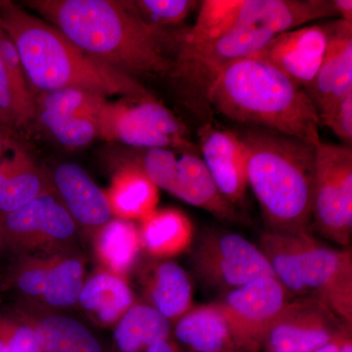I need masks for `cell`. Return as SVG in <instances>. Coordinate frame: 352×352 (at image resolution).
I'll list each match as a JSON object with an SVG mask.
<instances>
[{"label": "cell", "instance_id": "cell-1", "mask_svg": "<svg viewBox=\"0 0 352 352\" xmlns=\"http://www.w3.org/2000/svg\"><path fill=\"white\" fill-rule=\"evenodd\" d=\"M24 6L108 68L138 80L168 76L177 34L148 25L131 1L29 0Z\"/></svg>", "mask_w": 352, "mask_h": 352}, {"label": "cell", "instance_id": "cell-2", "mask_svg": "<svg viewBox=\"0 0 352 352\" xmlns=\"http://www.w3.org/2000/svg\"><path fill=\"white\" fill-rule=\"evenodd\" d=\"M0 27L12 39L32 94L76 87L108 96L151 95L135 78L95 61L57 28L10 0H0Z\"/></svg>", "mask_w": 352, "mask_h": 352}, {"label": "cell", "instance_id": "cell-3", "mask_svg": "<svg viewBox=\"0 0 352 352\" xmlns=\"http://www.w3.org/2000/svg\"><path fill=\"white\" fill-rule=\"evenodd\" d=\"M208 107L239 124L291 136L316 146L321 122L302 87L261 58L227 67L210 87Z\"/></svg>", "mask_w": 352, "mask_h": 352}, {"label": "cell", "instance_id": "cell-4", "mask_svg": "<svg viewBox=\"0 0 352 352\" xmlns=\"http://www.w3.org/2000/svg\"><path fill=\"white\" fill-rule=\"evenodd\" d=\"M332 17H337L332 0H273L264 12L219 38L197 45L177 44L168 76L189 107L210 110L208 91L227 67L256 54L281 32Z\"/></svg>", "mask_w": 352, "mask_h": 352}, {"label": "cell", "instance_id": "cell-5", "mask_svg": "<svg viewBox=\"0 0 352 352\" xmlns=\"http://www.w3.org/2000/svg\"><path fill=\"white\" fill-rule=\"evenodd\" d=\"M238 136L247 156L248 183L267 231L312 232L315 146L261 129Z\"/></svg>", "mask_w": 352, "mask_h": 352}, {"label": "cell", "instance_id": "cell-6", "mask_svg": "<svg viewBox=\"0 0 352 352\" xmlns=\"http://www.w3.org/2000/svg\"><path fill=\"white\" fill-rule=\"evenodd\" d=\"M99 138L140 149L199 152L188 129L153 95L107 102L97 118Z\"/></svg>", "mask_w": 352, "mask_h": 352}, {"label": "cell", "instance_id": "cell-7", "mask_svg": "<svg viewBox=\"0 0 352 352\" xmlns=\"http://www.w3.org/2000/svg\"><path fill=\"white\" fill-rule=\"evenodd\" d=\"M85 276L82 254L71 248L16 258L8 283L32 307L62 312L78 305Z\"/></svg>", "mask_w": 352, "mask_h": 352}, {"label": "cell", "instance_id": "cell-8", "mask_svg": "<svg viewBox=\"0 0 352 352\" xmlns=\"http://www.w3.org/2000/svg\"><path fill=\"white\" fill-rule=\"evenodd\" d=\"M159 189L210 212L226 221H240L235 206L219 193L199 152L176 149H146L135 159Z\"/></svg>", "mask_w": 352, "mask_h": 352}, {"label": "cell", "instance_id": "cell-9", "mask_svg": "<svg viewBox=\"0 0 352 352\" xmlns=\"http://www.w3.org/2000/svg\"><path fill=\"white\" fill-rule=\"evenodd\" d=\"M347 248L352 236L351 146L320 141L315 146L312 228Z\"/></svg>", "mask_w": 352, "mask_h": 352}, {"label": "cell", "instance_id": "cell-10", "mask_svg": "<svg viewBox=\"0 0 352 352\" xmlns=\"http://www.w3.org/2000/svg\"><path fill=\"white\" fill-rule=\"evenodd\" d=\"M76 226L54 190L0 219V251L16 258L75 248Z\"/></svg>", "mask_w": 352, "mask_h": 352}, {"label": "cell", "instance_id": "cell-11", "mask_svg": "<svg viewBox=\"0 0 352 352\" xmlns=\"http://www.w3.org/2000/svg\"><path fill=\"white\" fill-rule=\"evenodd\" d=\"M291 235V234H289ZM307 298L325 305L352 328V252L317 240L312 232L291 235Z\"/></svg>", "mask_w": 352, "mask_h": 352}, {"label": "cell", "instance_id": "cell-12", "mask_svg": "<svg viewBox=\"0 0 352 352\" xmlns=\"http://www.w3.org/2000/svg\"><path fill=\"white\" fill-rule=\"evenodd\" d=\"M193 266L206 286L224 294L256 278L275 276L258 245L240 234L224 231L201 236L194 250Z\"/></svg>", "mask_w": 352, "mask_h": 352}, {"label": "cell", "instance_id": "cell-13", "mask_svg": "<svg viewBox=\"0 0 352 352\" xmlns=\"http://www.w3.org/2000/svg\"><path fill=\"white\" fill-rule=\"evenodd\" d=\"M295 298L273 275L256 278L217 302L241 349L258 352L268 329Z\"/></svg>", "mask_w": 352, "mask_h": 352}, {"label": "cell", "instance_id": "cell-14", "mask_svg": "<svg viewBox=\"0 0 352 352\" xmlns=\"http://www.w3.org/2000/svg\"><path fill=\"white\" fill-rule=\"evenodd\" d=\"M351 327L314 298H294L264 336L263 352H315Z\"/></svg>", "mask_w": 352, "mask_h": 352}, {"label": "cell", "instance_id": "cell-15", "mask_svg": "<svg viewBox=\"0 0 352 352\" xmlns=\"http://www.w3.org/2000/svg\"><path fill=\"white\" fill-rule=\"evenodd\" d=\"M327 25H302L277 34L254 54L307 89L318 73L327 50Z\"/></svg>", "mask_w": 352, "mask_h": 352}, {"label": "cell", "instance_id": "cell-16", "mask_svg": "<svg viewBox=\"0 0 352 352\" xmlns=\"http://www.w3.org/2000/svg\"><path fill=\"white\" fill-rule=\"evenodd\" d=\"M327 27L325 56L314 82L305 89L320 122L352 94V24L337 20Z\"/></svg>", "mask_w": 352, "mask_h": 352}, {"label": "cell", "instance_id": "cell-17", "mask_svg": "<svg viewBox=\"0 0 352 352\" xmlns=\"http://www.w3.org/2000/svg\"><path fill=\"white\" fill-rule=\"evenodd\" d=\"M199 152L222 197L235 206L245 199L247 156L238 134L206 122L199 129Z\"/></svg>", "mask_w": 352, "mask_h": 352}, {"label": "cell", "instance_id": "cell-18", "mask_svg": "<svg viewBox=\"0 0 352 352\" xmlns=\"http://www.w3.org/2000/svg\"><path fill=\"white\" fill-rule=\"evenodd\" d=\"M50 179L58 199L76 226L96 232L113 219L106 192L99 188L80 164H60Z\"/></svg>", "mask_w": 352, "mask_h": 352}, {"label": "cell", "instance_id": "cell-19", "mask_svg": "<svg viewBox=\"0 0 352 352\" xmlns=\"http://www.w3.org/2000/svg\"><path fill=\"white\" fill-rule=\"evenodd\" d=\"M19 312L31 324L41 352H107L95 333L75 317L34 307Z\"/></svg>", "mask_w": 352, "mask_h": 352}, {"label": "cell", "instance_id": "cell-20", "mask_svg": "<svg viewBox=\"0 0 352 352\" xmlns=\"http://www.w3.org/2000/svg\"><path fill=\"white\" fill-rule=\"evenodd\" d=\"M159 188L138 164L124 162L106 192L113 219L142 220L157 210Z\"/></svg>", "mask_w": 352, "mask_h": 352}, {"label": "cell", "instance_id": "cell-21", "mask_svg": "<svg viewBox=\"0 0 352 352\" xmlns=\"http://www.w3.org/2000/svg\"><path fill=\"white\" fill-rule=\"evenodd\" d=\"M175 335L191 352L241 349L217 302L192 307L175 322Z\"/></svg>", "mask_w": 352, "mask_h": 352}, {"label": "cell", "instance_id": "cell-22", "mask_svg": "<svg viewBox=\"0 0 352 352\" xmlns=\"http://www.w3.org/2000/svg\"><path fill=\"white\" fill-rule=\"evenodd\" d=\"M133 293L124 277L108 271L94 273L85 280L78 305L95 322L113 326L134 305Z\"/></svg>", "mask_w": 352, "mask_h": 352}, {"label": "cell", "instance_id": "cell-23", "mask_svg": "<svg viewBox=\"0 0 352 352\" xmlns=\"http://www.w3.org/2000/svg\"><path fill=\"white\" fill-rule=\"evenodd\" d=\"M138 228L141 248L155 258L178 256L189 249L193 242V223L177 208H157L140 220Z\"/></svg>", "mask_w": 352, "mask_h": 352}, {"label": "cell", "instance_id": "cell-24", "mask_svg": "<svg viewBox=\"0 0 352 352\" xmlns=\"http://www.w3.org/2000/svg\"><path fill=\"white\" fill-rule=\"evenodd\" d=\"M146 296L155 309L171 323L193 307V286L188 273L175 261L157 263L146 282Z\"/></svg>", "mask_w": 352, "mask_h": 352}, {"label": "cell", "instance_id": "cell-25", "mask_svg": "<svg viewBox=\"0 0 352 352\" xmlns=\"http://www.w3.org/2000/svg\"><path fill=\"white\" fill-rule=\"evenodd\" d=\"M115 326L118 352H144L170 338L171 322L147 303H134Z\"/></svg>", "mask_w": 352, "mask_h": 352}, {"label": "cell", "instance_id": "cell-26", "mask_svg": "<svg viewBox=\"0 0 352 352\" xmlns=\"http://www.w3.org/2000/svg\"><path fill=\"white\" fill-rule=\"evenodd\" d=\"M141 249L138 226L133 221L112 219L95 232V252L104 270L126 276Z\"/></svg>", "mask_w": 352, "mask_h": 352}, {"label": "cell", "instance_id": "cell-27", "mask_svg": "<svg viewBox=\"0 0 352 352\" xmlns=\"http://www.w3.org/2000/svg\"><path fill=\"white\" fill-rule=\"evenodd\" d=\"M36 110L61 117L96 119L107 103V97L82 88H63L34 95Z\"/></svg>", "mask_w": 352, "mask_h": 352}, {"label": "cell", "instance_id": "cell-28", "mask_svg": "<svg viewBox=\"0 0 352 352\" xmlns=\"http://www.w3.org/2000/svg\"><path fill=\"white\" fill-rule=\"evenodd\" d=\"M52 190L50 177L29 155L11 176L0 195V219Z\"/></svg>", "mask_w": 352, "mask_h": 352}, {"label": "cell", "instance_id": "cell-29", "mask_svg": "<svg viewBox=\"0 0 352 352\" xmlns=\"http://www.w3.org/2000/svg\"><path fill=\"white\" fill-rule=\"evenodd\" d=\"M34 120L64 147H85L99 138L98 122L96 119H82V118L61 117L36 110Z\"/></svg>", "mask_w": 352, "mask_h": 352}, {"label": "cell", "instance_id": "cell-30", "mask_svg": "<svg viewBox=\"0 0 352 352\" xmlns=\"http://www.w3.org/2000/svg\"><path fill=\"white\" fill-rule=\"evenodd\" d=\"M0 58L12 83L25 129L34 120V115H36L34 94L28 82L17 48L12 39L9 38L8 34L1 27H0Z\"/></svg>", "mask_w": 352, "mask_h": 352}, {"label": "cell", "instance_id": "cell-31", "mask_svg": "<svg viewBox=\"0 0 352 352\" xmlns=\"http://www.w3.org/2000/svg\"><path fill=\"white\" fill-rule=\"evenodd\" d=\"M132 6L148 25L157 29L182 24L200 6L196 0H133Z\"/></svg>", "mask_w": 352, "mask_h": 352}, {"label": "cell", "instance_id": "cell-32", "mask_svg": "<svg viewBox=\"0 0 352 352\" xmlns=\"http://www.w3.org/2000/svg\"><path fill=\"white\" fill-rule=\"evenodd\" d=\"M0 352H41L31 324L20 312L0 314Z\"/></svg>", "mask_w": 352, "mask_h": 352}, {"label": "cell", "instance_id": "cell-33", "mask_svg": "<svg viewBox=\"0 0 352 352\" xmlns=\"http://www.w3.org/2000/svg\"><path fill=\"white\" fill-rule=\"evenodd\" d=\"M0 124L12 131L24 129L19 105L9 78L0 58Z\"/></svg>", "mask_w": 352, "mask_h": 352}, {"label": "cell", "instance_id": "cell-34", "mask_svg": "<svg viewBox=\"0 0 352 352\" xmlns=\"http://www.w3.org/2000/svg\"><path fill=\"white\" fill-rule=\"evenodd\" d=\"M321 126L329 127L344 143L352 144V94L347 95L326 119Z\"/></svg>", "mask_w": 352, "mask_h": 352}, {"label": "cell", "instance_id": "cell-35", "mask_svg": "<svg viewBox=\"0 0 352 352\" xmlns=\"http://www.w3.org/2000/svg\"><path fill=\"white\" fill-rule=\"evenodd\" d=\"M24 147L19 143H15L10 150L6 153V156L0 162V195L10 179L13 173L17 170L20 164L24 162L25 157L29 156Z\"/></svg>", "mask_w": 352, "mask_h": 352}, {"label": "cell", "instance_id": "cell-36", "mask_svg": "<svg viewBox=\"0 0 352 352\" xmlns=\"http://www.w3.org/2000/svg\"><path fill=\"white\" fill-rule=\"evenodd\" d=\"M16 142V131L0 124V162Z\"/></svg>", "mask_w": 352, "mask_h": 352}, {"label": "cell", "instance_id": "cell-37", "mask_svg": "<svg viewBox=\"0 0 352 352\" xmlns=\"http://www.w3.org/2000/svg\"><path fill=\"white\" fill-rule=\"evenodd\" d=\"M333 8L340 20L352 24V1L351 0H332Z\"/></svg>", "mask_w": 352, "mask_h": 352}, {"label": "cell", "instance_id": "cell-38", "mask_svg": "<svg viewBox=\"0 0 352 352\" xmlns=\"http://www.w3.org/2000/svg\"><path fill=\"white\" fill-rule=\"evenodd\" d=\"M144 352H180V351L173 340L168 339L156 342Z\"/></svg>", "mask_w": 352, "mask_h": 352}, {"label": "cell", "instance_id": "cell-39", "mask_svg": "<svg viewBox=\"0 0 352 352\" xmlns=\"http://www.w3.org/2000/svg\"><path fill=\"white\" fill-rule=\"evenodd\" d=\"M351 333V332L346 333V335L337 338V339L333 340V342H329L328 344L321 347L320 349H318V351L315 352H340V346H342V342H344V338H346V336Z\"/></svg>", "mask_w": 352, "mask_h": 352}, {"label": "cell", "instance_id": "cell-40", "mask_svg": "<svg viewBox=\"0 0 352 352\" xmlns=\"http://www.w3.org/2000/svg\"><path fill=\"white\" fill-rule=\"evenodd\" d=\"M340 352H352L351 333H349V335L344 338V342H342V346H340Z\"/></svg>", "mask_w": 352, "mask_h": 352}, {"label": "cell", "instance_id": "cell-41", "mask_svg": "<svg viewBox=\"0 0 352 352\" xmlns=\"http://www.w3.org/2000/svg\"><path fill=\"white\" fill-rule=\"evenodd\" d=\"M221 352H251L244 351V349H233V351H221Z\"/></svg>", "mask_w": 352, "mask_h": 352}]
</instances>
